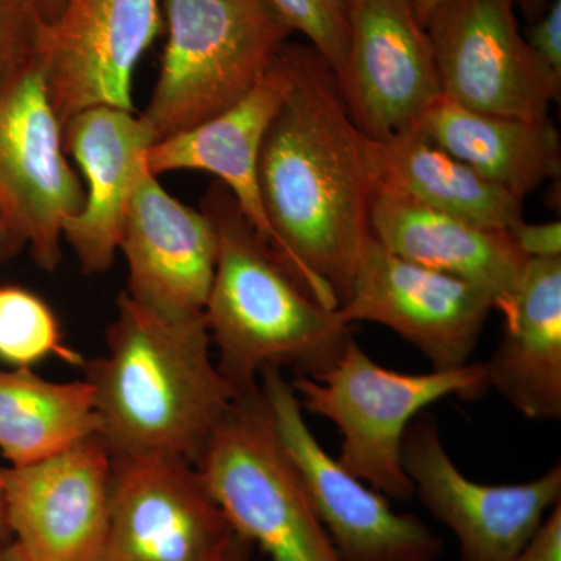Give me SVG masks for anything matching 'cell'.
<instances>
[{"mask_svg": "<svg viewBox=\"0 0 561 561\" xmlns=\"http://www.w3.org/2000/svg\"><path fill=\"white\" fill-rule=\"evenodd\" d=\"M279 58L289 88L261 144L262 202L279 260L316 300L339 309L370 234L378 140L353 119L311 44L287 43Z\"/></svg>", "mask_w": 561, "mask_h": 561, "instance_id": "6da1fadb", "label": "cell"}, {"mask_svg": "<svg viewBox=\"0 0 561 561\" xmlns=\"http://www.w3.org/2000/svg\"><path fill=\"white\" fill-rule=\"evenodd\" d=\"M210 345L205 316L168 320L121 295L105 356L83 364L111 457L171 456L195 467L238 397Z\"/></svg>", "mask_w": 561, "mask_h": 561, "instance_id": "7a4b0ae2", "label": "cell"}, {"mask_svg": "<svg viewBox=\"0 0 561 561\" xmlns=\"http://www.w3.org/2000/svg\"><path fill=\"white\" fill-rule=\"evenodd\" d=\"M202 213L217 234L206 324L236 394L256 389L264 368L308 378L330 370L354 339L351 324L301 286L220 181L203 197Z\"/></svg>", "mask_w": 561, "mask_h": 561, "instance_id": "3957f363", "label": "cell"}, {"mask_svg": "<svg viewBox=\"0 0 561 561\" xmlns=\"http://www.w3.org/2000/svg\"><path fill=\"white\" fill-rule=\"evenodd\" d=\"M165 13L169 43L140 116L157 142L241 102L291 33L265 0H165Z\"/></svg>", "mask_w": 561, "mask_h": 561, "instance_id": "277c9868", "label": "cell"}, {"mask_svg": "<svg viewBox=\"0 0 561 561\" xmlns=\"http://www.w3.org/2000/svg\"><path fill=\"white\" fill-rule=\"evenodd\" d=\"M302 411L332 421L342 434L339 463L394 501H411L413 485L402 468L405 431L434 402L478 400L490 389L485 365L454 370L401 373L376 364L351 341L339 360L317 378L290 382Z\"/></svg>", "mask_w": 561, "mask_h": 561, "instance_id": "5b68a950", "label": "cell"}, {"mask_svg": "<svg viewBox=\"0 0 561 561\" xmlns=\"http://www.w3.org/2000/svg\"><path fill=\"white\" fill-rule=\"evenodd\" d=\"M236 534L271 561H342L276 437L261 387L238 394L195 463Z\"/></svg>", "mask_w": 561, "mask_h": 561, "instance_id": "8992f818", "label": "cell"}, {"mask_svg": "<svg viewBox=\"0 0 561 561\" xmlns=\"http://www.w3.org/2000/svg\"><path fill=\"white\" fill-rule=\"evenodd\" d=\"M260 387L276 437L342 561L440 559L442 538L419 516L394 512L389 497L351 474L324 451L280 368H264Z\"/></svg>", "mask_w": 561, "mask_h": 561, "instance_id": "52a82bcc", "label": "cell"}, {"mask_svg": "<svg viewBox=\"0 0 561 561\" xmlns=\"http://www.w3.org/2000/svg\"><path fill=\"white\" fill-rule=\"evenodd\" d=\"M424 28L443 98L479 113L549 119L561 84L519 32L515 0H442Z\"/></svg>", "mask_w": 561, "mask_h": 561, "instance_id": "ba28073f", "label": "cell"}, {"mask_svg": "<svg viewBox=\"0 0 561 561\" xmlns=\"http://www.w3.org/2000/svg\"><path fill=\"white\" fill-rule=\"evenodd\" d=\"M401 460L413 494L459 541L461 561L512 560L561 502L560 463L513 485L468 479L446 451L438 421L426 411L409 424Z\"/></svg>", "mask_w": 561, "mask_h": 561, "instance_id": "9c48e42d", "label": "cell"}, {"mask_svg": "<svg viewBox=\"0 0 561 561\" xmlns=\"http://www.w3.org/2000/svg\"><path fill=\"white\" fill-rule=\"evenodd\" d=\"M62 131L38 61L0 92V208L33 260L54 273L62 227L87 202V190L62 153Z\"/></svg>", "mask_w": 561, "mask_h": 561, "instance_id": "30bf717a", "label": "cell"}, {"mask_svg": "<svg viewBox=\"0 0 561 561\" xmlns=\"http://www.w3.org/2000/svg\"><path fill=\"white\" fill-rule=\"evenodd\" d=\"M493 309L482 287L402 260L370 232L337 311L348 324L368 321L397 332L434 370H454L470 364Z\"/></svg>", "mask_w": 561, "mask_h": 561, "instance_id": "8fae6325", "label": "cell"}, {"mask_svg": "<svg viewBox=\"0 0 561 561\" xmlns=\"http://www.w3.org/2000/svg\"><path fill=\"white\" fill-rule=\"evenodd\" d=\"M160 28V0H66L41 24L36 61L61 128L98 106L135 113L133 76Z\"/></svg>", "mask_w": 561, "mask_h": 561, "instance_id": "7c38bea8", "label": "cell"}, {"mask_svg": "<svg viewBox=\"0 0 561 561\" xmlns=\"http://www.w3.org/2000/svg\"><path fill=\"white\" fill-rule=\"evenodd\" d=\"M232 534L191 461L113 457L108 527L99 561H217Z\"/></svg>", "mask_w": 561, "mask_h": 561, "instance_id": "4fadbf2b", "label": "cell"}, {"mask_svg": "<svg viewBox=\"0 0 561 561\" xmlns=\"http://www.w3.org/2000/svg\"><path fill=\"white\" fill-rule=\"evenodd\" d=\"M348 51L339 81L351 116L373 139L415 125L442 98L430 36L413 0H346Z\"/></svg>", "mask_w": 561, "mask_h": 561, "instance_id": "5bb4252c", "label": "cell"}, {"mask_svg": "<svg viewBox=\"0 0 561 561\" xmlns=\"http://www.w3.org/2000/svg\"><path fill=\"white\" fill-rule=\"evenodd\" d=\"M2 476L11 535L27 561L101 559L113 457L99 435Z\"/></svg>", "mask_w": 561, "mask_h": 561, "instance_id": "9a60e30c", "label": "cell"}, {"mask_svg": "<svg viewBox=\"0 0 561 561\" xmlns=\"http://www.w3.org/2000/svg\"><path fill=\"white\" fill-rule=\"evenodd\" d=\"M119 249L128 298L173 321L205 316L217 265V234L205 213L162 190L147 169L133 194Z\"/></svg>", "mask_w": 561, "mask_h": 561, "instance_id": "2e32d148", "label": "cell"}, {"mask_svg": "<svg viewBox=\"0 0 561 561\" xmlns=\"http://www.w3.org/2000/svg\"><path fill=\"white\" fill-rule=\"evenodd\" d=\"M61 131L62 147L87 180V202L65 221L62 238L84 275H102L119 250L133 194L157 139L140 116L110 106L77 114Z\"/></svg>", "mask_w": 561, "mask_h": 561, "instance_id": "e0dca14e", "label": "cell"}, {"mask_svg": "<svg viewBox=\"0 0 561 561\" xmlns=\"http://www.w3.org/2000/svg\"><path fill=\"white\" fill-rule=\"evenodd\" d=\"M370 232L402 260L482 287L504 317L529 262L511 232L486 230L386 187L373 197Z\"/></svg>", "mask_w": 561, "mask_h": 561, "instance_id": "ac0fdd59", "label": "cell"}, {"mask_svg": "<svg viewBox=\"0 0 561 561\" xmlns=\"http://www.w3.org/2000/svg\"><path fill=\"white\" fill-rule=\"evenodd\" d=\"M287 88L289 81L278 54L268 72L241 102L191 130L158 140L147 153V168L154 176L172 171L216 175L276 254L278 242L262 202L257 160L262 139L286 99Z\"/></svg>", "mask_w": 561, "mask_h": 561, "instance_id": "d6986e66", "label": "cell"}, {"mask_svg": "<svg viewBox=\"0 0 561 561\" xmlns=\"http://www.w3.org/2000/svg\"><path fill=\"white\" fill-rule=\"evenodd\" d=\"M489 387L531 420L561 416V257L529 260L504 334L483 362Z\"/></svg>", "mask_w": 561, "mask_h": 561, "instance_id": "ffe728a7", "label": "cell"}, {"mask_svg": "<svg viewBox=\"0 0 561 561\" xmlns=\"http://www.w3.org/2000/svg\"><path fill=\"white\" fill-rule=\"evenodd\" d=\"M413 127L522 201L560 176L561 139L551 119L479 113L442 95Z\"/></svg>", "mask_w": 561, "mask_h": 561, "instance_id": "44dd1931", "label": "cell"}, {"mask_svg": "<svg viewBox=\"0 0 561 561\" xmlns=\"http://www.w3.org/2000/svg\"><path fill=\"white\" fill-rule=\"evenodd\" d=\"M378 140V139H376ZM379 187L486 230L524 224L523 201L411 127L378 140Z\"/></svg>", "mask_w": 561, "mask_h": 561, "instance_id": "7402d4cb", "label": "cell"}, {"mask_svg": "<svg viewBox=\"0 0 561 561\" xmlns=\"http://www.w3.org/2000/svg\"><path fill=\"white\" fill-rule=\"evenodd\" d=\"M99 431L94 390L87 379L55 382L32 368L0 370V451L11 467L49 459Z\"/></svg>", "mask_w": 561, "mask_h": 561, "instance_id": "603a6c76", "label": "cell"}, {"mask_svg": "<svg viewBox=\"0 0 561 561\" xmlns=\"http://www.w3.org/2000/svg\"><path fill=\"white\" fill-rule=\"evenodd\" d=\"M83 367L77 351L62 343L60 323L38 295L16 286L0 287V360L32 368L47 357Z\"/></svg>", "mask_w": 561, "mask_h": 561, "instance_id": "cb8c5ba5", "label": "cell"}, {"mask_svg": "<svg viewBox=\"0 0 561 561\" xmlns=\"http://www.w3.org/2000/svg\"><path fill=\"white\" fill-rule=\"evenodd\" d=\"M291 32H300L342 80L348 51L346 0H265Z\"/></svg>", "mask_w": 561, "mask_h": 561, "instance_id": "d4e9b609", "label": "cell"}, {"mask_svg": "<svg viewBox=\"0 0 561 561\" xmlns=\"http://www.w3.org/2000/svg\"><path fill=\"white\" fill-rule=\"evenodd\" d=\"M41 24L32 0H0V92L35 65Z\"/></svg>", "mask_w": 561, "mask_h": 561, "instance_id": "484cf974", "label": "cell"}, {"mask_svg": "<svg viewBox=\"0 0 561 561\" xmlns=\"http://www.w3.org/2000/svg\"><path fill=\"white\" fill-rule=\"evenodd\" d=\"M524 38L546 72L561 84V0L549 3Z\"/></svg>", "mask_w": 561, "mask_h": 561, "instance_id": "4316f807", "label": "cell"}, {"mask_svg": "<svg viewBox=\"0 0 561 561\" xmlns=\"http://www.w3.org/2000/svg\"><path fill=\"white\" fill-rule=\"evenodd\" d=\"M511 234L516 247L529 260L561 257L560 220L535 225L524 221Z\"/></svg>", "mask_w": 561, "mask_h": 561, "instance_id": "83f0119b", "label": "cell"}, {"mask_svg": "<svg viewBox=\"0 0 561 561\" xmlns=\"http://www.w3.org/2000/svg\"><path fill=\"white\" fill-rule=\"evenodd\" d=\"M508 561H561V502L549 512L531 540Z\"/></svg>", "mask_w": 561, "mask_h": 561, "instance_id": "f1b7e54d", "label": "cell"}, {"mask_svg": "<svg viewBox=\"0 0 561 561\" xmlns=\"http://www.w3.org/2000/svg\"><path fill=\"white\" fill-rule=\"evenodd\" d=\"M442 0H413L416 16H419V21L423 27L426 25V21L430 20L432 11H434L435 7ZM515 2L516 7H519L529 20L535 21L545 13V10L548 9L552 0H515Z\"/></svg>", "mask_w": 561, "mask_h": 561, "instance_id": "f546056e", "label": "cell"}, {"mask_svg": "<svg viewBox=\"0 0 561 561\" xmlns=\"http://www.w3.org/2000/svg\"><path fill=\"white\" fill-rule=\"evenodd\" d=\"M253 549L254 546L247 538L234 531L217 561H250Z\"/></svg>", "mask_w": 561, "mask_h": 561, "instance_id": "4dcf8cb0", "label": "cell"}, {"mask_svg": "<svg viewBox=\"0 0 561 561\" xmlns=\"http://www.w3.org/2000/svg\"><path fill=\"white\" fill-rule=\"evenodd\" d=\"M22 243L18 241L9 221L5 219L2 208H0V261L7 260L14 250L20 249Z\"/></svg>", "mask_w": 561, "mask_h": 561, "instance_id": "1f68e13d", "label": "cell"}, {"mask_svg": "<svg viewBox=\"0 0 561 561\" xmlns=\"http://www.w3.org/2000/svg\"><path fill=\"white\" fill-rule=\"evenodd\" d=\"M66 0H32L36 14L43 24H50L61 13Z\"/></svg>", "mask_w": 561, "mask_h": 561, "instance_id": "d6a6232c", "label": "cell"}, {"mask_svg": "<svg viewBox=\"0 0 561 561\" xmlns=\"http://www.w3.org/2000/svg\"><path fill=\"white\" fill-rule=\"evenodd\" d=\"M3 468H0V545L13 541V535H11L9 519H7V507H5V491H3Z\"/></svg>", "mask_w": 561, "mask_h": 561, "instance_id": "836d02e7", "label": "cell"}, {"mask_svg": "<svg viewBox=\"0 0 561 561\" xmlns=\"http://www.w3.org/2000/svg\"><path fill=\"white\" fill-rule=\"evenodd\" d=\"M0 561H27L16 541L0 545Z\"/></svg>", "mask_w": 561, "mask_h": 561, "instance_id": "e575fe53", "label": "cell"}]
</instances>
